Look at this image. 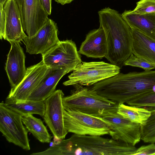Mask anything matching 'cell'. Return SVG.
Returning a JSON list of instances; mask_svg holds the SVG:
<instances>
[{"label":"cell","mask_w":155,"mask_h":155,"mask_svg":"<svg viewBox=\"0 0 155 155\" xmlns=\"http://www.w3.org/2000/svg\"><path fill=\"white\" fill-rule=\"evenodd\" d=\"M6 23L4 40L9 41H22L27 36L22 26L21 14L15 0H7L3 6Z\"/></svg>","instance_id":"9a60e30c"},{"label":"cell","mask_w":155,"mask_h":155,"mask_svg":"<svg viewBox=\"0 0 155 155\" xmlns=\"http://www.w3.org/2000/svg\"><path fill=\"white\" fill-rule=\"evenodd\" d=\"M78 52L88 57L100 59L105 57L107 53V45L103 28L100 26L90 31Z\"/></svg>","instance_id":"2e32d148"},{"label":"cell","mask_w":155,"mask_h":155,"mask_svg":"<svg viewBox=\"0 0 155 155\" xmlns=\"http://www.w3.org/2000/svg\"><path fill=\"white\" fill-rule=\"evenodd\" d=\"M18 4L23 30L29 37L35 36L49 18L40 0H15Z\"/></svg>","instance_id":"9c48e42d"},{"label":"cell","mask_w":155,"mask_h":155,"mask_svg":"<svg viewBox=\"0 0 155 155\" xmlns=\"http://www.w3.org/2000/svg\"><path fill=\"white\" fill-rule=\"evenodd\" d=\"M130 28H134L155 41V13L137 14L131 10L121 14Z\"/></svg>","instance_id":"ac0fdd59"},{"label":"cell","mask_w":155,"mask_h":155,"mask_svg":"<svg viewBox=\"0 0 155 155\" xmlns=\"http://www.w3.org/2000/svg\"><path fill=\"white\" fill-rule=\"evenodd\" d=\"M58 32L57 24L49 18L35 36L30 38L27 35L24 38L22 41L26 52L30 54H45L60 41Z\"/></svg>","instance_id":"7c38bea8"},{"label":"cell","mask_w":155,"mask_h":155,"mask_svg":"<svg viewBox=\"0 0 155 155\" xmlns=\"http://www.w3.org/2000/svg\"><path fill=\"white\" fill-rule=\"evenodd\" d=\"M98 94L119 104H127L155 93V70L119 73L92 85Z\"/></svg>","instance_id":"6da1fadb"},{"label":"cell","mask_w":155,"mask_h":155,"mask_svg":"<svg viewBox=\"0 0 155 155\" xmlns=\"http://www.w3.org/2000/svg\"><path fill=\"white\" fill-rule=\"evenodd\" d=\"M100 26L106 35L107 53L105 56L120 69L132 54L131 29L117 11L109 7L98 12Z\"/></svg>","instance_id":"3957f363"},{"label":"cell","mask_w":155,"mask_h":155,"mask_svg":"<svg viewBox=\"0 0 155 155\" xmlns=\"http://www.w3.org/2000/svg\"><path fill=\"white\" fill-rule=\"evenodd\" d=\"M132 51L155 66V41L134 28H131Z\"/></svg>","instance_id":"d6986e66"},{"label":"cell","mask_w":155,"mask_h":155,"mask_svg":"<svg viewBox=\"0 0 155 155\" xmlns=\"http://www.w3.org/2000/svg\"><path fill=\"white\" fill-rule=\"evenodd\" d=\"M23 124L29 132L38 140L42 143H49L52 138L46 127L40 119L32 114L22 115Z\"/></svg>","instance_id":"44dd1931"},{"label":"cell","mask_w":155,"mask_h":155,"mask_svg":"<svg viewBox=\"0 0 155 155\" xmlns=\"http://www.w3.org/2000/svg\"><path fill=\"white\" fill-rule=\"evenodd\" d=\"M117 113L132 122L144 124L151 115L150 111L143 107L119 104Z\"/></svg>","instance_id":"7402d4cb"},{"label":"cell","mask_w":155,"mask_h":155,"mask_svg":"<svg viewBox=\"0 0 155 155\" xmlns=\"http://www.w3.org/2000/svg\"><path fill=\"white\" fill-rule=\"evenodd\" d=\"M49 68L42 60L27 68L25 75L22 81L16 87L11 88L7 98L16 102L27 100Z\"/></svg>","instance_id":"4fadbf2b"},{"label":"cell","mask_w":155,"mask_h":155,"mask_svg":"<svg viewBox=\"0 0 155 155\" xmlns=\"http://www.w3.org/2000/svg\"><path fill=\"white\" fill-rule=\"evenodd\" d=\"M69 72V71L65 68H49L44 77L27 100L35 101H45L56 91V86L61 78Z\"/></svg>","instance_id":"e0dca14e"},{"label":"cell","mask_w":155,"mask_h":155,"mask_svg":"<svg viewBox=\"0 0 155 155\" xmlns=\"http://www.w3.org/2000/svg\"><path fill=\"white\" fill-rule=\"evenodd\" d=\"M102 117L110 124L109 135L113 139L134 146L141 140V124L132 122L117 112Z\"/></svg>","instance_id":"8fae6325"},{"label":"cell","mask_w":155,"mask_h":155,"mask_svg":"<svg viewBox=\"0 0 155 155\" xmlns=\"http://www.w3.org/2000/svg\"><path fill=\"white\" fill-rule=\"evenodd\" d=\"M74 0H55L58 3L64 5L66 4L70 3Z\"/></svg>","instance_id":"f546056e"},{"label":"cell","mask_w":155,"mask_h":155,"mask_svg":"<svg viewBox=\"0 0 155 155\" xmlns=\"http://www.w3.org/2000/svg\"><path fill=\"white\" fill-rule=\"evenodd\" d=\"M40 1L46 12L48 15H50L52 9V0H40Z\"/></svg>","instance_id":"f1b7e54d"},{"label":"cell","mask_w":155,"mask_h":155,"mask_svg":"<svg viewBox=\"0 0 155 155\" xmlns=\"http://www.w3.org/2000/svg\"><path fill=\"white\" fill-rule=\"evenodd\" d=\"M155 155V143H150L137 148L134 155Z\"/></svg>","instance_id":"4316f807"},{"label":"cell","mask_w":155,"mask_h":155,"mask_svg":"<svg viewBox=\"0 0 155 155\" xmlns=\"http://www.w3.org/2000/svg\"><path fill=\"white\" fill-rule=\"evenodd\" d=\"M22 115L0 103V131L9 143L23 150H30L28 132L23 125Z\"/></svg>","instance_id":"52a82bcc"},{"label":"cell","mask_w":155,"mask_h":155,"mask_svg":"<svg viewBox=\"0 0 155 155\" xmlns=\"http://www.w3.org/2000/svg\"><path fill=\"white\" fill-rule=\"evenodd\" d=\"M64 94L61 90H56L45 101V109L43 118L54 137L64 139L68 133L64 123V109L62 99Z\"/></svg>","instance_id":"30bf717a"},{"label":"cell","mask_w":155,"mask_h":155,"mask_svg":"<svg viewBox=\"0 0 155 155\" xmlns=\"http://www.w3.org/2000/svg\"><path fill=\"white\" fill-rule=\"evenodd\" d=\"M4 105L7 107L22 115L27 114H36L43 117L45 106L44 101H35L27 100L25 101L15 102L6 98Z\"/></svg>","instance_id":"ffe728a7"},{"label":"cell","mask_w":155,"mask_h":155,"mask_svg":"<svg viewBox=\"0 0 155 155\" xmlns=\"http://www.w3.org/2000/svg\"><path fill=\"white\" fill-rule=\"evenodd\" d=\"M99 135L74 134L45 150L46 155H134L137 148L131 144Z\"/></svg>","instance_id":"7a4b0ae2"},{"label":"cell","mask_w":155,"mask_h":155,"mask_svg":"<svg viewBox=\"0 0 155 155\" xmlns=\"http://www.w3.org/2000/svg\"><path fill=\"white\" fill-rule=\"evenodd\" d=\"M124 65L140 68L145 71L151 70L155 69V66L153 64L133 53L125 61Z\"/></svg>","instance_id":"d4e9b609"},{"label":"cell","mask_w":155,"mask_h":155,"mask_svg":"<svg viewBox=\"0 0 155 155\" xmlns=\"http://www.w3.org/2000/svg\"><path fill=\"white\" fill-rule=\"evenodd\" d=\"M79 53L72 40L60 41L42 55V60L49 68H65L70 72L82 61Z\"/></svg>","instance_id":"ba28073f"},{"label":"cell","mask_w":155,"mask_h":155,"mask_svg":"<svg viewBox=\"0 0 155 155\" xmlns=\"http://www.w3.org/2000/svg\"><path fill=\"white\" fill-rule=\"evenodd\" d=\"M9 42L11 47L7 55L5 69L11 88H13L21 82L25 75V56L19 42Z\"/></svg>","instance_id":"5bb4252c"},{"label":"cell","mask_w":155,"mask_h":155,"mask_svg":"<svg viewBox=\"0 0 155 155\" xmlns=\"http://www.w3.org/2000/svg\"><path fill=\"white\" fill-rule=\"evenodd\" d=\"M0 38L4 39L6 23V14L3 9V6L0 4Z\"/></svg>","instance_id":"83f0119b"},{"label":"cell","mask_w":155,"mask_h":155,"mask_svg":"<svg viewBox=\"0 0 155 155\" xmlns=\"http://www.w3.org/2000/svg\"><path fill=\"white\" fill-rule=\"evenodd\" d=\"M128 105L143 107L149 110L155 109V93L153 92L130 101Z\"/></svg>","instance_id":"cb8c5ba5"},{"label":"cell","mask_w":155,"mask_h":155,"mask_svg":"<svg viewBox=\"0 0 155 155\" xmlns=\"http://www.w3.org/2000/svg\"><path fill=\"white\" fill-rule=\"evenodd\" d=\"M70 95L64 97L63 105L66 111H79L103 117L117 112L118 104L99 94L90 87L77 84Z\"/></svg>","instance_id":"277c9868"},{"label":"cell","mask_w":155,"mask_h":155,"mask_svg":"<svg viewBox=\"0 0 155 155\" xmlns=\"http://www.w3.org/2000/svg\"><path fill=\"white\" fill-rule=\"evenodd\" d=\"M132 12L143 14L155 13V0H140L137 3V6Z\"/></svg>","instance_id":"484cf974"},{"label":"cell","mask_w":155,"mask_h":155,"mask_svg":"<svg viewBox=\"0 0 155 155\" xmlns=\"http://www.w3.org/2000/svg\"><path fill=\"white\" fill-rule=\"evenodd\" d=\"M119 67L104 61L82 62L68 76L63 83L65 86L79 84L89 86L120 73Z\"/></svg>","instance_id":"5b68a950"},{"label":"cell","mask_w":155,"mask_h":155,"mask_svg":"<svg viewBox=\"0 0 155 155\" xmlns=\"http://www.w3.org/2000/svg\"><path fill=\"white\" fill-rule=\"evenodd\" d=\"M64 123L68 132L79 135L102 136L109 134L110 124L102 117L79 111H64Z\"/></svg>","instance_id":"8992f818"},{"label":"cell","mask_w":155,"mask_h":155,"mask_svg":"<svg viewBox=\"0 0 155 155\" xmlns=\"http://www.w3.org/2000/svg\"><path fill=\"white\" fill-rule=\"evenodd\" d=\"M151 115L141 125V140L147 143H155V109L150 110Z\"/></svg>","instance_id":"603a6c76"},{"label":"cell","mask_w":155,"mask_h":155,"mask_svg":"<svg viewBox=\"0 0 155 155\" xmlns=\"http://www.w3.org/2000/svg\"><path fill=\"white\" fill-rule=\"evenodd\" d=\"M7 0H0V4H1L4 6Z\"/></svg>","instance_id":"4dcf8cb0"}]
</instances>
